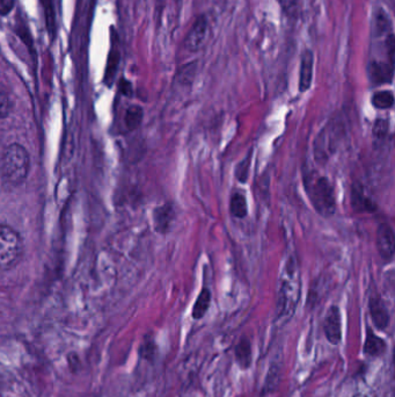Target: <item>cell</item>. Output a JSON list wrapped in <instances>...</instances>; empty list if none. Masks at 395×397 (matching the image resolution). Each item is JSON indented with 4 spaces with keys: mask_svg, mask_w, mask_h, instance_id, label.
<instances>
[{
    "mask_svg": "<svg viewBox=\"0 0 395 397\" xmlns=\"http://www.w3.org/2000/svg\"><path fill=\"white\" fill-rule=\"evenodd\" d=\"M300 272L298 262L293 255L285 260L278 287L276 317L277 320H289L295 314L300 299Z\"/></svg>",
    "mask_w": 395,
    "mask_h": 397,
    "instance_id": "obj_1",
    "label": "cell"
},
{
    "mask_svg": "<svg viewBox=\"0 0 395 397\" xmlns=\"http://www.w3.org/2000/svg\"><path fill=\"white\" fill-rule=\"evenodd\" d=\"M305 189L312 206L324 217H331L336 210L334 189L328 178L311 173L305 177Z\"/></svg>",
    "mask_w": 395,
    "mask_h": 397,
    "instance_id": "obj_2",
    "label": "cell"
},
{
    "mask_svg": "<svg viewBox=\"0 0 395 397\" xmlns=\"http://www.w3.org/2000/svg\"><path fill=\"white\" fill-rule=\"evenodd\" d=\"M29 172V156L24 147L11 144L4 150L0 159V173L4 180L12 185H20Z\"/></svg>",
    "mask_w": 395,
    "mask_h": 397,
    "instance_id": "obj_3",
    "label": "cell"
},
{
    "mask_svg": "<svg viewBox=\"0 0 395 397\" xmlns=\"http://www.w3.org/2000/svg\"><path fill=\"white\" fill-rule=\"evenodd\" d=\"M22 250L21 236L13 228L0 224V269H13L21 260Z\"/></svg>",
    "mask_w": 395,
    "mask_h": 397,
    "instance_id": "obj_4",
    "label": "cell"
},
{
    "mask_svg": "<svg viewBox=\"0 0 395 397\" xmlns=\"http://www.w3.org/2000/svg\"><path fill=\"white\" fill-rule=\"evenodd\" d=\"M341 123L329 121L319 133L314 142V159L320 164H325L329 157L336 152L341 140Z\"/></svg>",
    "mask_w": 395,
    "mask_h": 397,
    "instance_id": "obj_5",
    "label": "cell"
},
{
    "mask_svg": "<svg viewBox=\"0 0 395 397\" xmlns=\"http://www.w3.org/2000/svg\"><path fill=\"white\" fill-rule=\"evenodd\" d=\"M208 33L209 21L207 17L202 14L193 24L190 31L188 32L187 36L183 41L184 48L191 53L200 51L208 39Z\"/></svg>",
    "mask_w": 395,
    "mask_h": 397,
    "instance_id": "obj_6",
    "label": "cell"
},
{
    "mask_svg": "<svg viewBox=\"0 0 395 397\" xmlns=\"http://www.w3.org/2000/svg\"><path fill=\"white\" fill-rule=\"evenodd\" d=\"M377 249L385 263L392 262L395 255V236L392 227L382 223L377 230Z\"/></svg>",
    "mask_w": 395,
    "mask_h": 397,
    "instance_id": "obj_7",
    "label": "cell"
},
{
    "mask_svg": "<svg viewBox=\"0 0 395 397\" xmlns=\"http://www.w3.org/2000/svg\"><path fill=\"white\" fill-rule=\"evenodd\" d=\"M368 311H370L372 322L378 330H385L389 328V322H391L389 309L378 293L372 294L370 297Z\"/></svg>",
    "mask_w": 395,
    "mask_h": 397,
    "instance_id": "obj_8",
    "label": "cell"
},
{
    "mask_svg": "<svg viewBox=\"0 0 395 397\" xmlns=\"http://www.w3.org/2000/svg\"><path fill=\"white\" fill-rule=\"evenodd\" d=\"M324 332L332 345H338L342 340L341 313L338 307L332 306L326 314L324 321Z\"/></svg>",
    "mask_w": 395,
    "mask_h": 397,
    "instance_id": "obj_9",
    "label": "cell"
},
{
    "mask_svg": "<svg viewBox=\"0 0 395 397\" xmlns=\"http://www.w3.org/2000/svg\"><path fill=\"white\" fill-rule=\"evenodd\" d=\"M394 67L391 62L372 61L368 67V74L372 84H389L393 81Z\"/></svg>",
    "mask_w": 395,
    "mask_h": 397,
    "instance_id": "obj_10",
    "label": "cell"
},
{
    "mask_svg": "<svg viewBox=\"0 0 395 397\" xmlns=\"http://www.w3.org/2000/svg\"><path fill=\"white\" fill-rule=\"evenodd\" d=\"M313 67H314V55L310 49L303 51L299 71V91L306 92L311 88L313 81Z\"/></svg>",
    "mask_w": 395,
    "mask_h": 397,
    "instance_id": "obj_11",
    "label": "cell"
},
{
    "mask_svg": "<svg viewBox=\"0 0 395 397\" xmlns=\"http://www.w3.org/2000/svg\"><path fill=\"white\" fill-rule=\"evenodd\" d=\"M174 219V207L171 203H165L154 210V227H155V230L160 234H166L171 230L172 223Z\"/></svg>",
    "mask_w": 395,
    "mask_h": 397,
    "instance_id": "obj_12",
    "label": "cell"
},
{
    "mask_svg": "<svg viewBox=\"0 0 395 397\" xmlns=\"http://www.w3.org/2000/svg\"><path fill=\"white\" fill-rule=\"evenodd\" d=\"M352 206L354 210L357 213H375L377 210V206L371 198L366 196L361 184H356L352 186Z\"/></svg>",
    "mask_w": 395,
    "mask_h": 397,
    "instance_id": "obj_13",
    "label": "cell"
},
{
    "mask_svg": "<svg viewBox=\"0 0 395 397\" xmlns=\"http://www.w3.org/2000/svg\"><path fill=\"white\" fill-rule=\"evenodd\" d=\"M387 345L385 340L377 336L371 328L366 329V338H365L364 352L370 357H382L385 354Z\"/></svg>",
    "mask_w": 395,
    "mask_h": 397,
    "instance_id": "obj_14",
    "label": "cell"
},
{
    "mask_svg": "<svg viewBox=\"0 0 395 397\" xmlns=\"http://www.w3.org/2000/svg\"><path fill=\"white\" fill-rule=\"evenodd\" d=\"M235 359L242 370H248L251 365L253 354H251V342L244 337L235 346Z\"/></svg>",
    "mask_w": 395,
    "mask_h": 397,
    "instance_id": "obj_15",
    "label": "cell"
},
{
    "mask_svg": "<svg viewBox=\"0 0 395 397\" xmlns=\"http://www.w3.org/2000/svg\"><path fill=\"white\" fill-rule=\"evenodd\" d=\"M210 303H212V292L208 288H203L198 299H196L194 308H193V314H191L194 320H201V318H203L209 310Z\"/></svg>",
    "mask_w": 395,
    "mask_h": 397,
    "instance_id": "obj_16",
    "label": "cell"
},
{
    "mask_svg": "<svg viewBox=\"0 0 395 397\" xmlns=\"http://www.w3.org/2000/svg\"><path fill=\"white\" fill-rule=\"evenodd\" d=\"M230 212L237 219H244L247 216V201L242 193H235L230 201Z\"/></svg>",
    "mask_w": 395,
    "mask_h": 397,
    "instance_id": "obj_17",
    "label": "cell"
},
{
    "mask_svg": "<svg viewBox=\"0 0 395 397\" xmlns=\"http://www.w3.org/2000/svg\"><path fill=\"white\" fill-rule=\"evenodd\" d=\"M391 20H389V15L385 13L384 11L379 10L375 13V22H373V35L375 37H380L385 34L391 32Z\"/></svg>",
    "mask_w": 395,
    "mask_h": 397,
    "instance_id": "obj_18",
    "label": "cell"
},
{
    "mask_svg": "<svg viewBox=\"0 0 395 397\" xmlns=\"http://www.w3.org/2000/svg\"><path fill=\"white\" fill-rule=\"evenodd\" d=\"M372 105L378 109H389L394 105V95L391 91L375 92L372 95Z\"/></svg>",
    "mask_w": 395,
    "mask_h": 397,
    "instance_id": "obj_19",
    "label": "cell"
},
{
    "mask_svg": "<svg viewBox=\"0 0 395 397\" xmlns=\"http://www.w3.org/2000/svg\"><path fill=\"white\" fill-rule=\"evenodd\" d=\"M143 120V109L138 106H132L127 109V125L130 129H136Z\"/></svg>",
    "mask_w": 395,
    "mask_h": 397,
    "instance_id": "obj_20",
    "label": "cell"
},
{
    "mask_svg": "<svg viewBox=\"0 0 395 397\" xmlns=\"http://www.w3.org/2000/svg\"><path fill=\"white\" fill-rule=\"evenodd\" d=\"M251 152L246 156V159H242V162L239 163L235 168V177L238 179L239 182H247L248 173H249V168H251Z\"/></svg>",
    "mask_w": 395,
    "mask_h": 397,
    "instance_id": "obj_21",
    "label": "cell"
},
{
    "mask_svg": "<svg viewBox=\"0 0 395 397\" xmlns=\"http://www.w3.org/2000/svg\"><path fill=\"white\" fill-rule=\"evenodd\" d=\"M389 121L385 119H378L373 126V136L378 140H384L389 134Z\"/></svg>",
    "mask_w": 395,
    "mask_h": 397,
    "instance_id": "obj_22",
    "label": "cell"
},
{
    "mask_svg": "<svg viewBox=\"0 0 395 397\" xmlns=\"http://www.w3.org/2000/svg\"><path fill=\"white\" fill-rule=\"evenodd\" d=\"M11 109V101L6 92L0 88V119L6 118Z\"/></svg>",
    "mask_w": 395,
    "mask_h": 397,
    "instance_id": "obj_23",
    "label": "cell"
},
{
    "mask_svg": "<svg viewBox=\"0 0 395 397\" xmlns=\"http://www.w3.org/2000/svg\"><path fill=\"white\" fill-rule=\"evenodd\" d=\"M141 357H144L145 359L148 361H152L154 358V354H155V344L153 342H145L143 344V346L141 349Z\"/></svg>",
    "mask_w": 395,
    "mask_h": 397,
    "instance_id": "obj_24",
    "label": "cell"
},
{
    "mask_svg": "<svg viewBox=\"0 0 395 397\" xmlns=\"http://www.w3.org/2000/svg\"><path fill=\"white\" fill-rule=\"evenodd\" d=\"M285 13L293 14L298 7V0H279Z\"/></svg>",
    "mask_w": 395,
    "mask_h": 397,
    "instance_id": "obj_25",
    "label": "cell"
},
{
    "mask_svg": "<svg viewBox=\"0 0 395 397\" xmlns=\"http://www.w3.org/2000/svg\"><path fill=\"white\" fill-rule=\"evenodd\" d=\"M13 7L14 0H0V15H7Z\"/></svg>",
    "mask_w": 395,
    "mask_h": 397,
    "instance_id": "obj_26",
    "label": "cell"
}]
</instances>
